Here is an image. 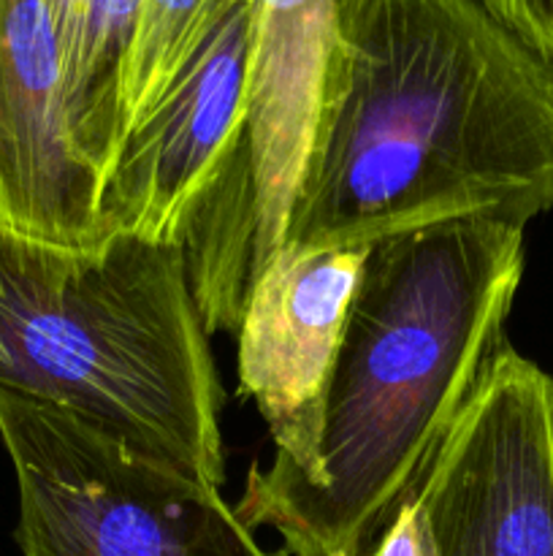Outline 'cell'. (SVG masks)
I'll return each mask as SVG.
<instances>
[{"instance_id": "cell-1", "label": "cell", "mask_w": 553, "mask_h": 556, "mask_svg": "<svg viewBox=\"0 0 553 556\" xmlns=\"http://www.w3.org/2000/svg\"><path fill=\"white\" fill-rule=\"evenodd\" d=\"M553 210V60L477 0H334L307 172L282 250L372 248Z\"/></svg>"}, {"instance_id": "cell-2", "label": "cell", "mask_w": 553, "mask_h": 556, "mask_svg": "<svg viewBox=\"0 0 553 556\" xmlns=\"http://www.w3.org/2000/svg\"><path fill=\"white\" fill-rule=\"evenodd\" d=\"M524 226L439 223L372 244L325 396L318 481L244 489L236 514L285 556H366L502 348Z\"/></svg>"}, {"instance_id": "cell-3", "label": "cell", "mask_w": 553, "mask_h": 556, "mask_svg": "<svg viewBox=\"0 0 553 556\" xmlns=\"http://www.w3.org/2000/svg\"><path fill=\"white\" fill-rule=\"evenodd\" d=\"M0 389L226 481L222 386L182 244L63 248L0 223Z\"/></svg>"}, {"instance_id": "cell-4", "label": "cell", "mask_w": 553, "mask_h": 556, "mask_svg": "<svg viewBox=\"0 0 553 556\" xmlns=\"http://www.w3.org/2000/svg\"><path fill=\"white\" fill-rule=\"evenodd\" d=\"M0 440L25 556H285L255 541L220 486L63 407L0 389Z\"/></svg>"}, {"instance_id": "cell-5", "label": "cell", "mask_w": 553, "mask_h": 556, "mask_svg": "<svg viewBox=\"0 0 553 556\" xmlns=\"http://www.w3.org/2000/svg\"><path fill=\"white\" fill-rule=\"evenodd\" d=\"M437 556H553V378L502 342L423 472Z\"/></svg>"}, {"instance_id": "cell-6", "label": "cell", "mask_w": 553, "mask_h": 556, "mask_svg": "<svg viewBox=\"0 0 553 556\" xmlns=\"http://www.w3.org/2000/svg\"><path fill=\"white\" fill-rule=\"evenodd\" d=\"M366 253L280 250L255 282L236 329L239 386L269 427L274 459L249 467L244 489L276 492L318 481L325 396Z\"/></svg>"}, {"instance_id": "cell-7", "label": "cell", "mask_w": 553, "mask_h": 556, "mask_svg": "<svg viewBox=\"0 0 553 556\" xmlns=\"http://www.w3.org/2000/svg\"><path fill=\"white\" fill-rule=\"evenodd\" d=\"M249 36V0H228L157 106L125 136L101 188L106 237L182 244L242 128Z\"/></svg>"}, {"instance_id": "cell-8", "label": "cell", "mask_w": 553, "mask_h": 556, "mask_svg": "<svg viewBox=\"0 0 553 556\" xmlns=\"http://www.w3.org/2000/svg\"><path fill=\"white\" fill-rule=\"evenodd\" d=\"M101 177L76 152L63 54L47 0H0V223L63 248H95Z\"/></svg>"}, {"instance_id": "cell-9", "label": "cell", "mask_w": 553, "mask_h": 556, "mask_svg": "<svg viewBox=\"0 0 553 556\" xmlns=\"http://www.w3.org/2000/svg\"><path fill=\"white\" fill-rule=\"evenodd\" d=\"M63 54L76 152L106 179L123 147V92L141 0H47Z\"/></svg>"}, {"instance_id": "cell-10", "label": "cell", "mask_w": 553, "mask_h": 556, "mask_svg": "<svg viewBox=\"0 0 553 556\" xmlns=\"http://www.w3.org/2000/svg\"><path fill=\"white\" fill-rule=\"evenodd\" d=\"M228 0H141L123 92V141L168 90Z\"/></svg>"}, {"instance_id": "cell-11", "label": "cell", "mask_w": 553, "mask_h": 556, "mask_svg": "<svg viewBox=\"0 0 553 556\" xmlns=\"http://www.w3.org/2000/svg\"><path fill=\"white\" fill-rule=\"evenodd\" d=\"M510 33L553 60V0H477Z\"/></svg>"}, {"instance_id": "cell-12", "label": "cell", "mask_w": 553, "mask_h": 556, "mask_svg": "<svg viewBox=\"0 0 553 556\" xmlns=\"http://www.w3.org/2000/svg\"><path fill=\"white\" fill-rule=\"evenodd\" d=\"M366 556H437L432 532L417 508L415 497L407 500Z\"/></svg>"}]
</instances>
